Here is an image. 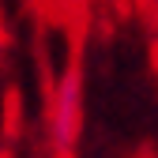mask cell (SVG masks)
<instances>
[{
  "label": "cell",
  "instance_id": "2",
  "mask_svg": "<svg viewBox=\"0 0 158 158\" xmlns=\"http://www.w3.org/2000/svg\"><path fill=\"white\" fill-rule=\"evenodd\" d=\"M143 8H147V15L154 19V23H158V0H143Z\"/></svg>",
  "mask_w": 158,
  "mask_h": 158
},
{
  "label": "cell",
  "instance_id": "1",
  "mask_svg": "<svg viewBox=\"0 0 158 158\" xmlns=\"http://www.w3.org/2000/svg\"><path fill=\"white\" fill-rule=\"evenodd\" d=\"M49 132L56 154H68L72 143L79 139V72L72 68L49 98Z\"/></svg>",
  "mask_w": 158,
  "mask_h": 158
},
{
  "label": "cell",
  "instance_id": "3",
  "mask_svg": "<svg viewBox=\"0 0 158 158\" xmlns=\"http://www.w3.org/2000/svg\"><path fill=\"white\" fill-rule=\"evenodd\" d=\"M0 68H4V56H0Z\"/></svg>",
  "mask_w": 158,
  "mask_h": 158
}]
</instances>
